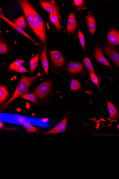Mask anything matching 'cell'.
I'll return each instance as SVG.
<instances>
[{"label": "cell", "instance_id": "obj_32", "mask_svg": "<svg viewBox=\"0 0 119 179\" xmlns=\"http://www.w3.org/2000/svg\"><path fill=\"white\" fill-rule=\"evenodd\" d=\"M117 128L118 129V130H119V123L117 125Z\"/></svg>", "mask_w": 119, "mask_h": 179}, {"label": "cell", "instance_id": "obj_2", "mask_svg": "<svg viewBox=\"0 0 119 179\" xmlns=\"http://www.w3.org/2000/svg\"><path fill=\"white\" fill-rule=\"evenodd\" d=\"M25 2L27 7L32 14L36 26L39 33V38L44 45L45 48H47L46 32L44 22L30 2L26 0H25Z\"/></svg>", "mask_w": 119, "mask_h": 179}, {"label": "cell", "instance_id": "obj_14", "mask_svg": "<svg viewBox=\"0 0 119 179\" xmlns=\"http://www.w3.org/2000/svg\"><path fill=\"white\" fill-rule=\"evenodd\" d=\"M108 39L111 43L114 45L119 44V32L115 29H112L109 32Z\"/></svg>", "mask_w": 119, "mask_h": 179}, {"label": "cell", "instance_id": "obj_22", "mask_svg": "<svg viewBox=\"0 0 119 179\" xmlns=\"http://www.w3.org/2000/svg\"><path fill=\"white\" fill-rule=\"evenodd\" d=\"M24 62V61L23 60H17L9 65V70L14 71L18 67L22 65Z\"/></svg>", "mask_w": 119, "mask_h": 179}, {"label": "cell", "instance_id": "obj_1", "mask_svg": "<svg viewBox=\"0 0 119 179\" xmlns=\"http://www.w3.org/2000/svg\"><path fill=\"white\" fill-rule=\"evenodd\" d=\"M41 75L40 73H37V75L34 76L28 77L25 76L24 75H22L21 80L19 81L18 85L14 93L13 96L10 99L6 104L4 108L6 107L12 101H13L15 99L17 98L18 97L24 94L25 93L28 92L30 87L34 81L36 79Z\"/></svg>", "mask_w": 119, "mask_h": 179}, {"label": "cell", "instance_id": "obj_31", "mask_svg": "<svg viewBox=\"0 0 119 179\" xmlns=\"http://www.w3.org/2000/svg\"><path fill=\"white\" fill-rule=\"evenodd\" d=\"M3 123L1 121V122H0V128H1V129L2 127H3Z\"/></svg>", "mask_w": 119, "mask_h": 179}, {"label": "cell", "instance_id": "obj_10", "mask_svg": "<svg viewBox=\"0 0 119 179\" xmlns=\"http://www.w3.org/2000/svg\"><path fill=\"white\" fill-rule=\"evenodd\" d=\"M77 26V21L75 15L73 13L69 15L67 22L66 31L67 33L73 34L76 31Z\"/></svg>", "mask_w": 119, "mask_h": 179}, {"label": "cell", "instance_id": "obj_25", "mask_svg": "<svg viewBox=\"0 0 119 179\" xmlns=\"http://www.w3.org/2000/svg\"><path fill=\"white\" fill-rule=\"evenodd\" d=\"M21 98L25 99V100L31 101L32 102L34 103L37 102V99H36L35 95L33 93L24 94L21 96Z\"/></svg>", "mask_w": 119, "mask_h": 179}, {"label": "cell", "instance_id": "obj_5", "mask_svg": "<svg viewBox=\"0 0 119 179\" xmlns=\"http://www.w3.org/2000/svg\"><path fill=\"white\" fill-rule=\"evenodd\" d=\"M40 5L50 14L60 15L59 7L54 1H39Z\"/></svg>", "mask_w": 119, "mask_h": 179}, {"label": "cell", "instance_id": "obj_21", "mask_svg": "<svg viewBox=\"0 0 119 179\" xmlns=\"http://www.w3.org/2000/svg\"><path fill=\"white\" fill-rule=\"evenodd\" d=\"M8 95V91L5 86L0 87V102L3 103Z\"/></svg>", "mask_w": 119, "mask_h": 179}, {"label": "cell", "instance_id": "obj_12", "mask_svg": "<svg viewBox=\"0 0 119 179\" xmlns=\"http://www.w3.org/2000/svg\"><path fill=\"white\" fill-rule=\"evenodd\" d=\"M83 65L82 64L77 62L72 61L68 66V70L69 72L72 74H76L81 72L83 70Z\"/></svg>", "mask_w": 119, "mask_h": 179}, {"label": "cell", "instance_id": "obj_20", "mask_svg": "<svg viewBox=\"0 0 119 179\" xmlns=\"http://www.w3.org/2000/svg\"><path fill=\"white\" fill-rule=\"evenodd\" d=\"M13 23L22 29L26 27L27 25V23L25 21L24 17V15H22L15 20L14 21Z\"/></svg>", "mask_w": 119, "mask_h": 179}, {"label": "cell", "instance_id": "obj_11", "mask_svg": "<svg viewBox=\"0 0 119 179\" xmlns=\"http://www.w3.org/2000/svg\"><path fill=\"white\" fill-rule=\"evenodd\" d=\"M95 57L96 60L98 62L116 70L115 69L111 66L108 61L105 58L104 55H103L101 50L100 47H98L96 48L95 52Z\"/></svg>", "mask_w": 119, "mask_h": 179}, {"label": "cell", "instance_id": "obj_9", "mask_svg": "<svg viewBox=\"0 0 119 179\" xmlns=\"http://www.w3.org/2000/svg\"><path fill=\"white\" fill-rule=\"evenodd\" d=\"M68 118L65 117L61 122L48 132L44 133L45 134H56L65 132L66 128Z\"/></svg>", "mask_w": 119, "mask_h": 179}, {"label": "cell", "instance_id": "obj_16", "mask_svg": "<svg viewBox=\"0 0 119 179\" xmlns=\"http://www.w3.org/2000/svg\"><path fill=\"white\" fill-rule=\"evenodd\" d=\"M60 15L57 14H50L49 16L50 20L54 25L56 27L57 31L61 30L63 27L60 23L61 20Z\"/></svg>", "mask_w": 119, "mask_h": 179}, {"label": "cell", "instance_id": "obj_6", "mask_svg": "<svg viewBox=\"0 0 119 179\" xmlns=\"http://www.w3.org/2000/svg\"><path fill=\"white\" fill-rule=\"evenodd\" d=\"M0 18H1V19H3V20L5 21V22H6L8 24H9L13 28L15 29V30L18 31L19 32L21 33V34L24 35V36L27 37V38H28L31 41H32V42L35 45H37V46L39 47L41 45V43L36 42V41H35L28 34H27L26 32L22 28H21V27L18 26L15 24L13 22L9 20L5 16L3 15L2 13L1 9V12H0Z\"/></svg>", "mask_w": 119, "mask_h": 179}, {"label": "cell", "instance_id": "obj_15", "mask_svg": "<svg viewBox=\"0 0 119 179\" xmlns=\"http://www.w3.org/2000/svg\"><path fill=\"white\" fill-rule=\"evenodd\" d=\"M17 120L24 127L27 132H36L38 131L35 127L30 124L26 120L21 117H18Z\"/></svg>", "mask_w": 119, "mask_h": 179}, {"label": "cell", "instance_id": "obj_28", "mask_svg": "<svg viewBox=\"0 0 119 179\" xmlns=\"http://www.w3.org/2000/svg\"><path fill=\"white\" fill-rule=\"evenodd\" d=\"M78 35L79 40H80V43L81 45V46L82 47L83 49L85 51V39L84 35L82 33L80 30H79L78 31Z\"/></svg>", "mask_w": 119, "mask_h": 179}, {"label": "cell", "instance_id": "obj_4", "mask_svg": "<svg viewBox=\"0 0 119 179\" xmlns=\"http://www.w3.org/2000/svg\"><path fill=\"white\" fill-rule=\"evenodd\" d=\"M52 82L47 81L41 83L33 91V94L39 99H43L46 96L50 91Z\"/></svg>", "mask_w": 119, "mask_h": 179}, {"label": "cell", "instance_id": "obj_23", "mask_svg": "<svg viewBox=\"0 0 119 179\" xmlns=\"http://www.w3.org/2000/svg\"><path fill=\"white\" fill-rule=\"evenodd\" d=\"M74 5L78 10L86 9L85 2L82 0H75Z\"/></svg>", "mask_w": 119, "mask_h": 179}, {"label": "cell", "instance_id": "obj_27", "mask_svg": "<svg viewBox=\"0 0 119 179\" xmlns=\"http://www.w3.org/2000/svg\"><path fill=\"white\" fill-rule=\"evenodd\" d=\"M90 76L91 81L100 89L98 79V77L95 75V73L90 71Z\"/></svg>", "mask_w": 119, "mask_h": 179}, {"label": "cell", "instance_id": "obj_8", "mask_svg": "<svg viewBox=\"0 0 119 179\" xmlns=\"http://www.w3.org/2000/svg\"><path fill=\"white\" fill-rule=\"evenodd\" d=\"M105 51L119 68V54L116 50L112 45H108L105 47Z\"/></svg>", "mask_w": 119, "mask_h": 179}, {"label": "cell", "instance_id": "obj_19", "mask_svg": "<svg viewBox=\"0 0 119 179\" xmlns=\"http://www.w3.org/2000/svg\"><path fill=\"white\" fill-rule=\"evenodd\" d=\"M39 53L38 52L35 57L31 59L30 61V67L31 73H33L35 71L38 65Z\"/></svg>", "mask_w": 119, "mask_h": 179}, {"label": "cell", "instance_id": "obj_7", "mask_svg": "<svg viewBox=\"0 0 119 179\" xmlns=\"http://www.w3.org/2000/svg\"><path fill=\"white\" fill-rule=\"evenodd\" d=\"M50 52L53 65L56 68L63 66L65 63V60L61 53L57 51H50Z\"/></svg>", "mask_w": 119, "mask_h": 179}, {"label": "cell", "instance_id": "obj_26", "mask_svg": "<svg viewBox=\"0 0 119 179\" xmlns=\"http://www.w3.org/2000/svg\"><path fill=\"white\" fill-rule=\"evenodd\" d=\"M84 63L87 69H88L91 72L95 73L92 63L88 57L85 58L84 60Z\"/></svg>", "mask_w": 119, "mask_h": 179}, {"label": "cell", "instance_id": "obj_13", "mask_svg": "<svg viewBox=\"0 0 119 179\" xmlns=\"http://www.w3.org/2000/svg\"><path fill=\"white\" fill-rule=\"evenodd\" d=\"M88 29L92 35H94L96 30V22L94 17L91 13H89L86 18Z\"/></svg>", "mask_w": 119, "mask_h": 179}, {"label": "cell", "instance_id": "obj_24", "mask_svg": "<svg viewBox=\"0 0 119 179\" xmlns=\"http://www.w3.org/2000/svg\"><path fill=\"white\" fill-rule=\"evenodd\" d=\"M81 88L80 84L79 81L74 79L71 81L70 85V89L71 91L79 90Z\"/></svg>", "mask_w": 119, "mask_h": 179}, {"label": "cell", "instance_id": "obj_29", "mask_svg": "<svg viewBox=\"0 0 119 179\" xmlns=\"http://www.w3.org/2000/svg\"><path fill=\"white\" fill-rule=\"evenodd\" d=\"M8 47L5 43L1 41L0 42V54L1 55L6 53L8 51Z\"/></svg>", "mask_w": 119, "mask_h": 179}, {"label": "cell", "instance_id": "obj_30", "mask_svg": "<svg viewBox=\"0 0 119 179\" xmlns=\"http://www.w3.org/2000/svg\"><path fill=\"white\" fill-rule=\"evenodd\" d=\"M14 71H17L19 73H25L27 72L28 71L22 65L18 67Z\"/></svg>", "mask_w": 119, "mask_h": 179}, {"label": "cell", "instance_id": "obj_18", "mask_svg": "<svg viewBox=\"0 0 119 179\" xmlns=\"http://www.w3.org/2000/svg\"><path fill=\"white\" fill-rule=\"evenodd\" d=\"M108 109L111 119L114 121L118 116V112L117 110L112 103L107 101Z\"/></svg>", "mask_w": 119, "mask_h": 179}, {"label": "cell", "instance_id": "obj_3", "mask_svg": "<svg viewBox=\"0 0 119 179\" xmlns=\"http://www.w3.org/2000/svg\"><path fill=\"white\" fill-rule=\"evenodd\" d=\"M18 1L24 14L30 26L39 38V33L37 31V27L36 26L32 14L28 8L27 7L26 4L25 3V0H20V1Z\"/></svg>", "mask_w": 119, "mask_h": 179}, {"label": "cell", "instance_id": "obj_17", "mask_svg": "<svg viewBox=\"0 0 119 179\" xmlns=\"http://www.w3.org/2000/svg\"><path fill=\"white\" fill-rule=\"evenodd\" d=\"M47 48H44L43 49L41 52V60L43 69L47 75L48 74L49 71V64L47 56Z\"/></svg>", "mask_w": 119, "mask_h": 179}]
</instances>
